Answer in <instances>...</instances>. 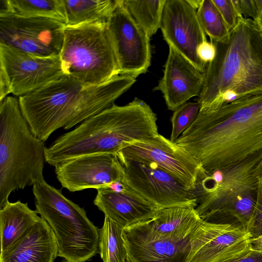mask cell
Returning a JSON list of instances; mask_svg holds the SVG:
<instances>
[{
	"label": "cell",
	"mask_w": 262,
	"mask_h": 262,
	"mask_svg": "<svg viewBox=\"0 0 262 262\" xmlns=\"http://www.w3.org/2000/svg\"><path fill=\"white\" fill-rule=\"evenodd\" d=\"M202 222L195 208L190 206L161 208L153 218L146 221L156 233L178 239L194 233Z\"/></svg>",
	"instance_id": "obj_21"
},
{
	"label": "cell",
	"mask_w": 262,
	"mask_h": 262,
	"mask_svg": "<svg viewBox=\"0 0 262 262\" xmlns=\"http://www.w3.org/2000/svg\"><path fill=\"white\" fill-rule=\"evenodd\" d=\"M212 2L221 14L230 32L237 24L239 18L232 0H212Z\"/></svg>",
	"instance_id": "obj_30"
},
{
	"label": "cell",
	"mask_w": 262,
	"mask_h": 262,
	"mask_svg": "<svg viewBox=\"0 0 262 262\" xmlns=\"http://www.w3.org/2000/svg\"><path fill=\"white\" fill-rule=\"evenodd\" d=\"M248 231L255 238L262 235V175L258 178L257 199Z\"/></svg>",
	"instance_id": "obj_29"
},
{
	"label": "cell",
	"mask_w": 262,
	"mask_h": 262,
	"mask_svg": "<svg viewBox=\"0 0 262 262\" xmlns=\"http://www.w3.org/2000/svg\"><path fill=\"white\" fill-rule=\"evenodd\" d=\"M41 217L28 203L9 202L0 209L1 253L9 248Z\"/></svg>",
	"instance_id": "obj_22"
},
{
	"label": "cell",
	"mask_w": 262,
	"mask_h": 262,
	"mask_svg": "<svg viewBox=\"0 0 262 262\" xmlns=\"http://www.w3.org/2000/svg\"><path fill=\"white\" fill-rule=\"evenodd\" d=\"M187 1L192 7L197 10L199 8L202 0H187Z\"/></svg>",
	"instance_id": "obj_35"
},
{
	"label": "cell",
	"mask_w": 262,
	"mask_h": 262,
	"mask_svg": "<svg viewBox=\"0 0 262 262\" xmlns=\"http://www.w3.org/2000/svg\"><path fill=\"white\" fill-rule=\"evenodd\" d=\"M160 29L168 46L204 73L207 65L199 58L197 49L207 40L206 34L187 0H165Z\"/></svg>",
	"instance_id": "obj_14"
},
{
	"label": "cell",
	"mask_w": 262,
	"mask_h": 262,
	"mask_svg": "<svg viewBox=\"0 0 262 262\" xmlns=\"http://www.w3.org/2000/svg\"><path fill=\"white\" fill-rule=\"evenodd\" d=\"M200 108V104L198 101L187 102L174 111L171 118L172 130L170 140L171 141L175 142L193 123Z\"/></svg>",
	"instance_id": "obj_28"
},
{
	"label": "cell",
	"mask_w": 262,
	"mask_h": 262,
	"mask_svg": "<svg viewBox=\"0 0 262 262\" xmlns=\"http://www.w3.org/2000/svg\"><path fill=\"white\" fill-rule=\"evenodd\" d=\"M196 13L202 28L210 41H221L228 37L229 31L212 0H202Z\"/></svg>",
	"instance_id": "obj_27"
},
{
	"label": "cell",
	"mask_w": 262,
	"mask_h": 262,
	"mask_svg": "<svg viewBox=\"0 0 262 262\" xmlns=\"http://www.w3.org/2000/svg\"><path fill=\"white\" fill-rule=\"evenodd\" d=\"M117 155L130 160L155 163L193 192L202 168L198 161L184 148L159 134L126 144Z\"/></svg>",
	"instance_id": "obj_13"
},
{
	"label": "cell",
	"mask_w": 262,
	"mask_h": 262,
	"mask_svg": "<svg viewBox=\"0 0 262 262\" xmlns=\"http://www.w3.org/2000/svg\"><path fill=\"white\" fill-rule=\"evenodd\" d=\"M55 235L42 218L4 252L0 262H54L58 256Z\"/></svg>",
	"instance_id": "obj_20"
},
{
	"label": "cell",
	"mask_w": 262,
	"mask_h": 262,
	"mask_svg": "<svg viewBox=\"0 0 262 262\" xmlns=\"http://www.w3.org/2000/svg\"><path fill=\"white\" fill-rule=\"evenodd\" d=\"M157 117L143 100L115 103L56 139L45 151L50 165L85 155L118 153L127 144L159 134Z\"/></svg>",
	"instance_id": "obj_3"
},
{
	"label": "cell",
	"mask_w": 262,
	"mask_h": 262,
	"mask_svg": "<svg viewBox=\"0 0 262 262\" xmlns=\"http://www.w3.org/2000/svg\"><path fill=\"white\" fill-rule=\"evenodd\" d=\"M136 81L119 74L89 85L65 75L18 97L19 105L32 132L45 142L56 130L70 129L114 104Z\"/></svg>",
	"instance_id": "obj_2"
},
{
	"label": "cell",
	"mask_w": 262,
	"mask_h": 262,
	"mask_svg": "<svg viewBox=\"0 0 262 262\" xmlns=\"http://www.w3.org/2000/svg\"><path fill=\"white\" fill-rule=\"evenodd\" d=\"M197 54L200 60L207 65L214 58L216 54V48L212 42L206 40L199 46Z\"/></svg>",
	"instance_id": "obj_31"
},
{
	"label": "cell",
	"mask_w": 262,
	"mask_h": 262,
	"mask_svg": "<svg viewBox=\"0 0 262 262\" xmlns=\"http://www.w3.org/2000/svg\"><path fill=\"white\" fill-rule=\"evenodd\" d=\"M32 190L36 210L55 235L58 257L66 262H86L99 252V229L83 208L45 180Z\"/></svg>",
	"instance_id": "obj_7"
},
{
	"label": "cell",
	"mask_w": 262,
	"mask_h": 262,
	"mask_svg": "<svg viewBox=\"0 0 262 262\" xmlns=\"http://www.w3.org/2000/svg\"><path fill=\"white\" fill-rule=\"evenodd\" d=\"M97 190L94 204L105 216L124 228L153 218L159 209L139 195L126 183L121 191L106 186Z\"/></svg>",
	"instance_id": "obj_19"
},
{
	"label": "cell",
	"mask_w": 262,
	"mask_h": 262,
	"mask_svg": "<svg viewBox=\"0 0 262 262\" xmlns=\"http://www.w3.org/2000/svg\"><path fill=\"white\" fill-rule=\"evenodd\" d=\"M55 172L63 188L70 192L96 189L125 179L124 168L116 154L75 158L57 165Z\"/></svg>",
	"instance_id": "obj_15"
},
{
	"label": "cell",
	"mask_w": 262,
	"mask_h": 262,
	"mask_svg": "<svg viewBox=\"0 0 262 262\" xmlns=\"http://www.w3.org/2000/svg\"><path fill=\"white\" fill-rule=\"evenodd\" d=\"M220 262H262V251L251 248L236 257Z\"/></svg>",
	"instance_id": "obj_32"
},
{
	"label": "cell",
	"mask_w": 262,
	"mask_h": 262,
	"mask_svg": "<svg viewBox=\"0 0 262 262\" xmlns=\"http://www.w3.org/2000/svg\"><path fill=\"white\" fill-rule=\"evenodd\" d=\"M198 229L182 239L164 237L145 221L124 228L123 235L131 262H187Z\"/></svg>",
	"instance_id": "obj_16"
},
{
	"label": "cell",
	"mask_w": 262,
	"mask_h": 262,
	"mask_svg": "<svg viewBox=\"0 0 262 262\" xmlns=\"http://www.w3.org/2000/svg\"><path fill=\"white\" fill-rule=\"evenodd\" d=\"M59 56L65 75L86 85L120 74L107 24L66 26Z\"/></svg>",
	"instance_id": "obj_8"
},
{
	"label": "cell",
	"mask_w": 262,
	"mask_h": 262,
	"mask_svg": "<svg viewBox=\"0 0 262 262\" xmlns=\"http://www.w3.org/2000/svg\"><path fill=\"white\" fill-rule=\"evenodd\" d=\"M204 81V73L169 47L163 76L154 91L161 92L168 109L174 111L190 98L199 97Z\"/></svg>",
	"instance_id": "obj_18"
},
{
	"label": "cell",
	"mask_w": 262,
	"mask_h": 262,
	"mask_svg": "<svg viewBox=\"0 0 262 262\" xmlns=\"http://www.w3.org/2000/svg\"><path fill=\"white\" fill-rule=\"evenodd\" d=\"M66 26L107 24L117 4V0H64Z\"/></svg>",
	"instance_id": "obj_23"
},
{
	"label": "cell",
	"mask_w": 262,
	"mask_h": 262,
	"mask_svg": "<svg viewBox=\"0 0 262 262\" xmlns=\"http://www.w3.org/2000/svg\"><path fill=\"white\" fill-rule=\"evenodd\" d=\"M249 232L229 225L204 221L192 241L187 262H220L251 249Z\"/></svg>",
	"instance_id": "obj_17"
},
{
	"label": "cell",
	"mask_w": 262,
	"mask_h": 262,
	"mask_svg": "<svg viewBox=\"0 0 262 262\" xmlns=\"http://www.w3.org/2000/svg\"><path fill=\"white\" fill-rule=\"evenodd\" d=\"M241 13L245 18L256 20L259 12L255 0H239Z\"/></svg>",
	"instance_id": "obj_33"
},
{
	"label": "cell",
	"mask_w": 262,
	"mask_h": 262,
	"mask_svg": "<svg viewBox=\"0 0 262 262\" xmlns=\"http://www.w3.org/2000/svg\"><path fill=\"white\" fill-rule=\"evenodd\" d=\"M135 21L150 38L160 28L165 0H122Z\"/></svg>",
	"instance_id": "obj_26"
},
{
	"label": "cell",
	"mask_w": 262,
	"mask_h": 262,
	"mask_svg": "<svg viewBox=\"0 0 262 262\" xmlns=\"http://www.w3.org/2000/svg\"><path fill=\"white\" fill-rule=\"evenodd\" d=\"M46 147L30 129L18 98L0 101V209L11 192L45 180Z\"/></svg>",
	"instance_id": "obj_6"
},
{
	"label": "cell",
	"mask_w": 262,
	"mask_h": 262,
	"mask_svg": "<svg viewBox=\"0 0 262 262\" xmlns=\"http://www.w3.org/2000/svg\"><path fill=\"white\" fill-rule=\"evenodd\" d=\"M10 14L52 19L67 24L64 0H8Z\"/></svg>",
	"instance_id": "obj_24"
},
{
	"label": "cell",
	"mask_w": 262,
	"mask_h": 262,
	"mask_svg": "<svg viewBox=\"0 0 262 262\" xmlns=\"http://www.w3.org/2000/svg\"><path fill=\"white\" fill-rule=\"evenodd\" d=\"M203 169L236 165L262 150V92L211 111H200L175 141Z\"/></svg>",
	"instance_id": "obj_1"
},
{
	"label": "cell",
	"mask_w": 262,
	"mask_h": 262,
	"mask_svg": "<svg viewBox=\"0 0 262 262\" xmlns=\"http://www.w3.org/2000/svg\"><path fill=\"white\" fill-rule=\"evenodd\" d=\"M261 168L262 150L234 166L211 171L201 168L193 190L201 219L248 231Z\"/></svg>",
	"instance_id": "obj_5"
},
{
	"label": "cell",
	"mask_w": 262,
	"mask_h": 262,
	"mask_svg": "<svg viewBox=\"0 0 262 262\" xmlns=\"http://www.w3.org/2000/svg\"><path fill=\"white\" fill-rule=\"evenodd\" d=\"M259 28L262 31V10L256 20H254Z\"/></svg>",
	"instance_id": "obj_36"
},
{
	"label": "cell",
	"mask_w": 262,
	"mask_h": 262,
	"mask_svg": "<svg viewBox=\"0 0 262 262\" xmlns=\"http://www.w3.org/2000/svg\"><path fill=\"white\" fill-rule=\"evenodd\" d=\"M214 59L206 66L198 97L200 111L216 109L222 95L235 92L239 98L262 92V31L251 18H238L228 37L212 41Z\"/></svg>",
	"instance_id": "obj_4"
},
{
	"label": "cell",
	"mask_w": 262,
	"mask_h": 262,
	"mask_svg": "<svg viewBox=\"0 0 262 262\" xmlns=\"http://www.w3.org/2000/svg\"><path fill=\"white\" fill-rule=\"evenodd\" d=\"M66 25L42 17L0 16V43L37 56L60 54Z\"/></svg>",
	"instance_id": "obj_11"
},
{
	"label": "cell",
	"mask_w": 262,
	"mask_h": 262,
	"mask_svg": "<svg viewBox=\"0 0 262 262\" xmlns=\"http://www.w3.org/2000/svg\"><path fill=\"white\" fill-rule=\"evenodd\" d=\"M261 174L262 175V168H261Z\"/></svg>",
	"instance_id": "obj_38"
},
{
	"label": "cell",
	"mask_w": 262,
	"mask_h": 262,
	"mask_svg": "<svg viewBox=\"0 0 262 262\" xmlns=\"http://www.w3.org/2000/svg\"><path fill=\"white\" fill-rule=\"evenodd\" d=\"M250 242L252 249L262 251V235L257 238H251Z\"/></svg>",
	"instance_id": "obj_34"
},
{
	"label": "cell",
	"mask_w": 262,
	"mask_h": 262,
	"mask_svg": "<svg viewBox=\"0 0 262 262\" xmlns=\"http://www.w3.org/2000/svg\"><path fill=\"white\" fill-rule=\"evenodd\" d=\"M107 27L120 74L136 78L150 65V37L135 21L122 4H117Z\"/></svg>",
	"instance_id": "obj_12"
},
{
	"label": "cell",
	"mask_w": 262,
	"mask_h": 262,
	"mask_svg": "<svg viewBox=\"0 0 262 262\" xmlns=\"http://www.w3.org/2000/svg\"><path fill=\"white\" fill-rule=\"evenodd\" d=\"M118 158L124 168V182L159 209L177 206L196 207L194 192L156 163Z\"/></svg>",
	"instance_id": "obj_10"
},
{
	"label": "cell",
	"mask_w": 262,
	"mask_h": 262,
	"mask_svg": "<svg viewBox=\"0 0 262 262\" xmlns=\"http://www.w3.org/2000/svg\"><path fill=\"white\" fill-rule=\"evenodd\" d=\"M125 262H131L128 258V257L126 258Z\"/></svg>",
	"instance_id": "obj_37"
},
{
	"label": "cell",
	"mask_w": 262,
	"mask_h": 262,
	"mask_svg": "<svg viewBox=\"0 0 262 262\" xmlns=\"http://www.w3.org/2000/svg\"><path fill=\"white\" fill-rule=\"evenodd\" d=\"M65 76L59 55L43 57L0 43V101L18 97Z\"/></svg>",
	"instance_id": "obj_9"
},
{
	"label": "cell",
	"mask_w": 262,
	"mask_h": 262,
	"mask_svg": "<svg viewBox=\"0 0 262 262\" xmlns=\"http://www.w3.org/2000/svg\"><path fill=\"white\" fill-rule=\"evenodd\" d=\"M124 228L105 216L99 229V250L103 262H125L128 257L123 237Z\"/></svg>",
	"instance_id": "obj_25"
}]
</instances>
